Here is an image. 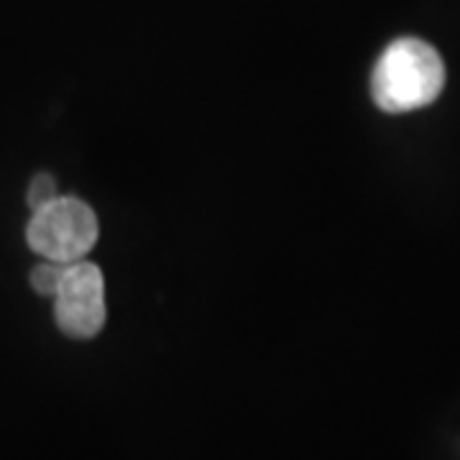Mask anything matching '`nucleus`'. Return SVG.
<instances>
[{
  "mask_svg": "<svg viewBox=\"0 0 460 460\" xmlns=\"http://www.w3.org/2000/svg\"><path fill=\"white\" fill-rule=\"evenodd\" d=\"M59 198V192H57V181L51 180L49 174H39V177H33L31 187H29V208L31 210H39V208H44V205H49L51 199Z\"/></svg>",
  "mask_w": 460,
  "mask_h": 460,
  "instance_id": "nucleus-5",
  "label": "nucleus"
},
{
  "mask_svg": "<svg viewBox=\"0 0 460 460\" xmlns=\"http://www.w3.org/2000/svg\"><path fill=\"white\" fill-rule=\"evenodd\" d=\"M443 87V57L422 39L392 41L381 51L371 75V95L384 113L420 111L438 98Z\"/></svg>",
  "mask_w": 460,
  "mask_h": 460,
  "instance_id": "nucleus-1",
  "label": "nucleus"
},
{
  "mask_svg": "<svg viewBox=\"0 0 460 460\" xmlns=\"http://www.w3.org/2000/svg\"><path fill=\"white\" fill-rule=\"evenodd\" d=\"M98 217L95 210L77 198L51 199L49 205L33 210L26 241L47 261L75 263L98 243Z\"/></svg>",
  "mask_w": 460,
  "mask_h": 460,
  "instance_id": "nucleus-2",
  "label": "nucleus"
},
{
  "mask_svg": "<svg viewBox=\"0 0 460 460\" xmlns=\"http://www.w3.org/2000/svg\"><path fill=\"white\" fill-rule=\"evenodd\" d=\"M66 263L59 261H44L39 263L36 269L31 271V287L44 296H54L59 284H62V277H65Z\"/></svg>",
  "mask_w": 460,
  "mask_h": 460,
  "instance_id": "nucleus-4",
  "label": "nucleus"
},
{
  "mask_svg": "<svg viewBox=\"0 0 460 460\" xmlns=\"http://www.w3.org/2000/svg\"><path fill=\"white\" fill-rule=\"evenodd\" d=\"M57 325L69 338H95L105 325V279L95 263H66L62 284L54 295Z\"/></svg>",
  "mask_w": 460,
  "mask_h": 460,
  "instance_id": "nucleus-3",
  "label": "nucleus"
}]
</instances>
